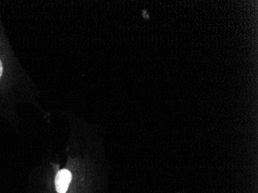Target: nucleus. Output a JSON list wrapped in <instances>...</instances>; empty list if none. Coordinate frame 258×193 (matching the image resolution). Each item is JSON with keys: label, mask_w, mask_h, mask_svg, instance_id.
<instances>
[{"label": "nucleus", "mask_w": 258, "mask_h": 193, "mask_svg": "<svg viewBox=\"0 0 258 193\" xmlns=\"http://www.w3.org/2000/svg\"><path fill=\"white\" fill-rule=\"evenodd\" d=\"M71 173L67 169L59 171L55 178V186L56 192L58 193H65L71 183Z\"/></svg>", "instance_id": "obj_1"}, {"label": "nucleus", "mask_w": 258, "mask_h": 193, "mask_svg": "<svg viewBox=\"0 0 258 193\" xmlns=\"http://www.w3.org/2000/svg\"><path fill=\"white\" fill-rule=\"evenodd\" d=\"M2 70H3V68H2V62H1V60H0V77L2 76Z\"/></svg>", "instance_id": "obj_2"}]
</instances>
